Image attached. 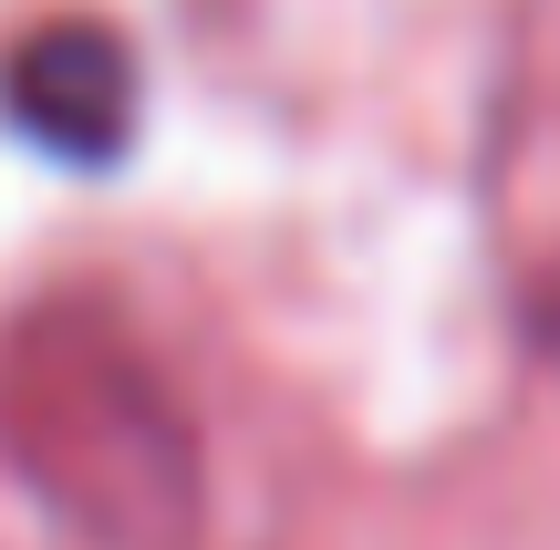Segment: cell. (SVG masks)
Here are the masks:
<instances>
[{
	"label": "cell",
	"instance_id": "cell-1",
	"mask_svg": "<svg viewBox=\"0 0 560 550\" xmlns=\"http://www.w3.org/2000/svg\"><path fill=\"white\" fill-rule=\"evenodd\" d=\"M0 468L83 550H187L208 519L198 416L94 291L0 323Z\"/></svg>",
	"mask_w": 560,
	"mask_h": 550
},
{
	"label": "cell",
	"instance_id": "cell-2",
	"mask_svg": "<svg viewBox=\"0 0 560 550\" xmlns=\"http://www.w3.org/2000/svg\"><path fill=\"white\" fill-rule=\"evenodd\" d=\"M0 125L52 166H125L145 125V62L115 21L52 11L0 42Z\"/></svg>",
	"mask_w": 560,
	"mask_h": 550
},
{
	"label": "cell",
	"instance_id": "cell-3",
	"mask_svg": "<svg viewBox=\"0 0 560 550\" xmlns=\"http://www.w3.org/2000/svg\"><path fill=\"white\" fill-rule=\"evenodd\" d=\"M520 343H529V353H540V364L560 374V249H550V260L520 281Z\"/></svg>",
	"mask_w": 560,
	"mask_h": 550
}]
</instances>
